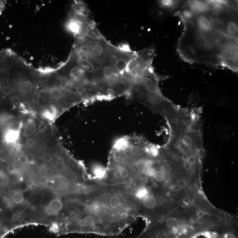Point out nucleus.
Wrapping results in <instances>:
<instances>
[{"label": "nucleus", "mask_w": 238, "mask_h": 238, "mask_svg": "<svg viewBox=\"0 0 238 238\" xmlns=\"http://www.w3.org/2000/svg\"><path fill=\"white\" fill-rule=\"evenodd\" d=\"M175 15L184 25L177 45L183 60L238 72V22L228 12L213 1H191Z\"/></svg>", "instance_id": "1"}, {"label": "nucleus", "mask_w": 238, "mask_h": 238, "mask_svg": "<svg viewBox=\"0 0 238 238\" xmlns=\"http://www.w3.org/2000/svg\"><path fill=\"white\" fill-rule=\"evenodd\" d=\"M158 76L153 65L145 68L137 75L128 98L135 100L159 114L168 99L159 86Z\"/></svg>", "instance_id": "2"}, {"label": "nucleus", "mask_w": 238, "mask_h": 238, "mask_svg": "<svg viewBox=\"0 0 238 238\" xmlns=\"http://www.w3.org/2000/svg\"><path fill=\"white\" fill-rule=\"evenodd\" d=\"M19 135L20 132L19 129H7L5 132L4 140L7 143H14L19 139Z\"/></svg>", "instance_id": "3"}, {"label": "nucleus", "mask_w": 238, "mask_h": 238, "mask_svg": "<svg viewBox=\"0 0 238 238\" xmlns=\"http://www.w3.org/2000/svg\"><path fill=\"white\" fill-rule=\"evenodd\" d=\"M36 123L32 119L28 120L23 128V134L26 137L32 136L37 132Z\"/></svg>", "instance_id": "4"}, {"label": "nucleus", "mask_w": 238, "mask_h": 238, "mask_svg": "<svg viewBox=\"0 0 238 238\" xmlns=\"http://www.w3.org/2000/svg\"><path fill=\"white\" fill-rule=\"evenodd\" d=\"M63 207V205L61 200L59 198L53 199L49 204L48 209L52 214H57L61 211Z\"/></svg>", "instance_id": "5"}, {"label": "nucleus", "mask_w": 238, "mask_h": 238, "mask_svg": "<svg viewBox=\"0 0 238 238\" xmlns=\"http://www.w3.org/2000/svg\"><path fill=\"white\" fill-rule=\"evenodd\" d=\"M133 194L136 200L143 201L145 198L149 195V191L146 187L140 186L137 188Z\"/></svg>", "instance_id": "6"}, {"label": "nucleus", "mask_w": 238, "mask_h": 238, "mask_svg": "<svg viewBox=\"0 0 238 238\" xmlns=\"http://www.w3.org/2000/svg\"><path fill=\"white\" fill-rule=\"evenodd\" d=\"M142 201L144 207L147 209H153L156 207L157 204V199L152 195H148Z\"/></svg>", "instance_id": "7"}, {"label": "nucleus", "mask_w": 238, "mask_h": 238, "mask_svg": "<svg viewBox=\"0 0 238 238\" xmlns=\"http://www.w3.org/2000/svg\"><path fill=\"white\" fill-rule=\"evenodd\" d=\"M167 229L171 230L174 234L179 226V222L175 218H170L167 219L166 223Z\"/></svg>", "instance_id": "8"}, {"label": "nucleus", "mask_w": 238, "mask_h": 238, "mask_svg": "<svg viewBox=\"0 0 238 238\" xmlns=\"http://www.w3.org/2000/svg\"><path fill=\"white\" fill-rule=\"evenodd\" d=\"M24 200V196L23 194L20 192L15 193L12 195V201L14 203L16 204H20L23 202Z\"/></svg>", "instance_id": "9"}, {"label": "nucleus", "mask_w": 238, "mask_h": 238, "mask_svg": "<svg viewBox=\"0 0 238 238\" xmlns=\"http://www.w3.org/2000/svg\"><path fill=\"white\" fill-rule=\"evenodd\" d=\"M213 224L211 222L204 221L200 224V229L202 232H209L213 229Z\"/></svg>", "instance_id": "10"}, {"label": "nucleus", "mask_w": 238, "mask_h": 238, "mask_svg": "<svg viewBox=\"0 0 238 238\" xmlns=\"http://www.w3.org/2000/svg\"><path fill=\"white\" fill-rule=\"evenodd\" d=\"M160 170L163 172L166 176L171 174L172 172V166L169 164L164 163L162 164L159 167Z\"/></svg>", "instance_id": "11"}, {"label": "nucleus", "mask_w": 238, "mask_h": 238, "mask_svg": "<svg viewBox=\"0 0 238 238\" xmlns=\"http://www.w3.org/2000/svg\"><path fill=\"white\" fill-rule=\"evenodd\" d=\"M166 176V175L163 172H161L160 170L159 167V168H157V170L156 171L153 178L157 182H161L165 180Z\"/></svg>", "instance_id": "12"}, {"label": "nucleus", "mask_w": 238, "mask_h": 238, "mask_svg": "<svg viewBox=\"0 0 238 238\" xmlns=\"http://www.w3.org/2000/svg\"><path fill=\"white\" fill-rule=\"evenodd\" d=\"M42 116L44 119L50 121H53L55 118V116L50 109H44L42 112Z\"/></svg>", "instance_id": "13"}, {"label": "nucleus", "mask_w": 238, "mask_h": 238, "mask_svg": "<svg viewBox=\"0 0 238 238\" xmlns=\"http://www.w3.org/2000/svg\"><path fill=\"white\" fill-rule=\"evenodd\" d=\"M66 168V164L64 161H59L56 165V169L58 172H63Z\"/></svg>", "instance_id": "14"}, {"label": "nucleus", "mask_w": 238, "mask_h": 238, "mask_svg": "<svg viewBox=\"0 0 238 238\" xmlns=\"http://www.w3.org/2000/svg\"><path fill=\"white\" fill-rule=\"evenodd\" d=\"M11 119V117L8 115L5 114L0 115V124H4L9 121Z\"/></svg>", "instance_id": "15"}, {"label": "nucleus", "mask_w": 238, "mask_h": 238, "mask_svg": "<svg viewBox=\"0 0 238 238\" xmlns=\"http://www.w3.org/2000/svg\"><path fill=\"white\" fill-rule=\"evenodd\" d=\"M202 195L201 193L198 191V192L195 193L193 195V199L196 202H199L201 201L202 199Z\"/></svg>", "instance_id": "16"}, {"label": "nucleus", "mask_w": 238, "mask_h": 238, "mask_svg": "<svg viewBox=\"0 0 238 238\" xmlns=\"http://www.w3.org/2000/svg\"><path fill=\"white\" fill-rule=\"evenodd\" d=\"M52 155L49 153H44L43 157V159L44 162L46 163H49L51 160Z\"/></svg>", "instance_id": "17"}, {"label": "nucleus", "mask_w": 238, "mask_h": 238, "mask_svg": "<svg viewBox=\"0 0 238 238\" xmlns=\"http://www.w3.org/2000/svg\"><path fill=\"white\" fill-rule=\"evenodd\" d=\"M60 157L59 155L57 153H54L51 157L52 162L54 163H57L60 160Z\"/></svg>", "instance_id": "18"}, {"label": "nucleus", "mask_w": 238, "mask_h": 238, "mask_svg": "<svg viewBox=\"0 0 238 238\" xmlns=\"http://www.w3.org/2000/svg\"><path fill=\"white\" fill-rule=\"evenodd\" d=\"M189 189L191 192L194 193L198 192L199 191L198 186L196 184H192L190 185Z\"/></svg>", "instance_id": "19"}, {"label": "nucleus", "mask_w": 238, "mask_h": 238, "mask_svg": "<svg viewBox=\"0 0 238 238\" xmlns=\"http://www.w3.org/2000/svg\"><path fill=\"white\" fill-rule=\"evenodd\" d=\"M39 183L42 185H46L48 182V180L47 177L45 176H42L39 178Z\"/></svg>", "instance_id": "20"}, {"label": "nucleus", "mask_w": 238, "mask_h": 238, "mask_svg": "<svg viewBox=\"0 0 238 238\" xmlns=\"http://www.w3.org/2000/svg\"><path fill=\"white\" fill-rule=\"evenodd\" d=\"M26 160H27V163L33 164L35 162V158L33 155L30 154H27L26 156Z\"/></svg>", "instance_id": "21"}, {"label": "nucleus", "mask_w": 238, "mask_h": 238, "mask_svg": "<svg viewBox=\"0 0 238 238\" xmlns=\"http://www.w3.org/2000/svg\"><path fill=\"white\" fill-rule=\"evenodd\" d=\"M19 161L22 164H25L27 163L26 156L24 155L20 156L19 158Z\"/></svg>", "instance_id": "22"}, {"label": "nucleus", "mask_w": 238, "mask_h": 238, "mask_svg": "<svg viewBox=\"0 0 238 238\" xmlns=\"http://www.w3.org/2000/svg\"><path fill=\"white\" fill-rule=\"evenodd\" d=\"M209 217V214L208 213H205L204 212L201 219L202 221H206L208 219Z\"/></svg>", "instance_id": "23"}, {"label": "nucleus", "mask_w": 238, "mask_h": 238, "mask_svg": "<svg viewBox=\"0 0 238 238\" xmlns=\"http://www.w3.org/2000/svg\"><path fill=\"white\" fill-rule=\"evenodd\" d=\"M178 185L181 186L182 188H183V187H186L187 184H186V182H185V181L180 180V181H179V182H178Z\"/></svg>", "instance_id": "24"}, {"label": "nucleus", "mask_w": 238, "mask_h": 238, "mask_svg": "<svg viewBox=\"0 0 238 238\" xmlns=\"http://www.w3.org/2000/svg\"><path fill=\"white\" fill-rule=\"evenodd\" d=\"M182 188L181 186H179L178 185H176L174 186L173 187V191H179L180 190L182 189Z\"/></svg>", "instance_id": "25"}, {"label": "nucleus", "mask_w": 238, "mask_h": 238, "mask_svg": "<svg viewBox=\"0 0 238 238\" xmlns=\"http://www.w3.org/2000/svg\"><path fill=\"white\" fill-rule=\"evenodd\" d=\"M183 202L185 205H188L190 203L189 198L188 197H185L183 199Z\"/></svg>", "instance_id": "26"}, {"label": "nucleus", "mask_w": 238, "mask_h": 238, "mask_svg": "<svg viewBox=\"0 0 238 238\" xmlns=\"http://www.w3.org/2000/svg\"><path fill=\"white\" fill-rule=\"evenodd\" d=\"M204 213V212L202 211H199L197 213V217H199V218H201V217L202 216Z\"/></svg>", "instance_id": "27"}, {"label": "nucleus", "mask_w": 238, "mask_h": 238, "mask_svg": "<svg viewBox=\"0 0 238 238\" xmlns=\"http://www.w3.org/2000/svg\"><path fill=\"white\" fill-rule=\"evenodd\" d=\"M196 222L198 224H200H200L202 223L203 221L201 220V219L200 218H199V217H197V218L196 219Z\"/></svg>", "instance_id": "28"}, {"label": "nucleus", "mask_w": 238, "mask_h": 238, "mask_svg": "<svg viewBox=\"0 0 238 238\" xmlns=\"http://www.w3.org/2000/svg\"><path fill=\"white\" fill-rule=\"evenodd\" d=\"M0 12H1V10H0Z\"/></svg>", "instance_id": "29"}]
</instances>
